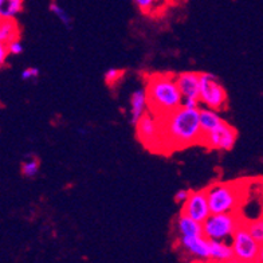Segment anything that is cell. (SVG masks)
Masks as SVG:
<instances>
[{"instance_id":"9a60e30c","label":"cell","mask_w":263,"mask_h":263,"mask_svg":"<svg viewBox=\"0 0 263 263\" xmlns=\"http://www.w3.org/2000/svg\"><path fill=\"white\" fill-rule=\"evenodd\" d=\"M235 258L231 243L223 240H210V260L215 263H229Z\"/></svg>"},{"instance_id":"5bb4252c","label":"cell","mask_w":263,"mask_h":263,"mask_svg":"<svg viewBox=\"0 0 263 263\" xmlns=\"http://www.w3.org/2000/svg\"><path fill=\"white\" fill-rule=\"evenodd\" d=\"M199 117H200V128L203 136L214 132L215 129H218L224 122V120L222 118V116L219 115L218 110H214V109H210V107L205 106L199 109Z\"/></svg>"},{"instance_id":"52a82bcc","label":"cell","mask_w":263,"mask_h":263,"mask_svg":"<svg viewBox=\"0 0 263 263\" xmlns=\"http://www.w3.org/2000/svg\"><path fill=\"white\" fill-rule=\"evenodd\" d=\"M231 247L235 259L243 263H256V256L260 245L256 242L253 235L243 223L231 239Z\"/></svg>"},{"instance_id":"9c48e42d","label":"cell","mask_w":263,"mask_h":263,"mask_svg":"<svg viewBox=\"0 0 263 263\" xmlns=\"http://www.w3.org/2000/svg\"><path fill=\"white\" fill-rule=\"evenodd\" d=\"M183 214L188 215L197 222L203 223L211 215V208L208 204V197L205 190L191 191L187 201L181 205Z\"/></svg>"},{"instance_id":"7a4b0ae2","label":"cell","mask_w":263,"mask_h":263,"mask_svg":"<svg viewBox=\"0 0 263 263\" xmlns=\"http://www.w3.org/2000/svg\"><path fill=\"white\" fill-rule=\"evenodd\" d=\"M149 110L157 116H165L183 104V94L177 86L176 78L170 73H156L145 81Z\"/></svg>"},{"instance_id":"6da1fadb","label":"cell","mask_w":263,"mask_h":263,"mask_svg":"<svg viewBox=\"0 0 263 263\" xmlns=\"http://www.w3.org/2000/svg\"><path fill=\"white\" fill-rule=\"evenodd\" d=\"M163 128V151L168 148L184 149L200 144L203 133L200 128L199 109L180 106L168 115L161 116Z\"/></svg>"},{"instance_id":"2e32d148","label":"cell","mask_w":263,"mask_h":263,"mask_svg":"<svg viewBox=\"0 0 263 263\" xmlns=\"http://www.w3.org/2000/svg\"><path fill=\"white\" fill-rule=\"evenodd\" d=\"M21 30L15 19H2L0 21V41L8 45L10 42L19 39Z\"/></svg>"},{"instance_id":"83f0119b","label":"cell","mask_w":263,"mask_h":263,"mask_svg":"<svg viewBox=\"0 0 263 263\" xmlns=\"http://www.w3.org/2000/svg\"><path fill=\"white\" fill-rule=\"evenodd\" d=\"M256 263H263V243L260 245L259 251H258V256H256Z\"/></svg>"},{"instance_id":"ba28073f","label":"cell","mask_w":263,"mask_h":263,"mask_svg":"<svg viewBox=\"0 0 263 263\" xmlns=\"http://www.w3.org/2000/svg\"><path fill=\"white\" fill-rule=\"evenodd\" d=\"M236 140H238V130L229 122L224 121L218 129L203 136L200 144L215 151L229 152L235 146Z\"/></svg>"},{"instance_id":"4316f807","label":"cell","mask_w":263,"mask_h":263,"mask_svg":"<svg viewBox=\"0 0 263 263\" xmlns=\"http://www.w3.org/2000/svg\"><path fill=\"white\" fill-rule=\"evenodd\" d=\"M8 57V50H7V45L3 43V42L0 41V67L6 63Z\"/></svg>"},{"instance_id":"4fadbf2b","label":"cell","mask_w":263,"mask_h":263,"mask_svg":"<svg viewBox=\"0 0 263 263\" xmlns=\"http://www.w3.org/2000/svg\"><path fill=\"white\" fill-rule=\"evenodd\" d=\"M176 230L179 236L204 235L203 234V223L197 222L183 212H180L176 219Z\"/></svg>"},{"instance_id":"f546056e","label":"cell","mask_w":263,"mask_h":263,"mask_svg":"<svg viewBox=\"0 0 263 263\" xmlns=\"http://www.w3.org/2000/svg\"><path fill=\"white\" fill-rule=\"evenodd\" d=\"M260 163H262V164H263V156H262V157H260Z\"/></svg>"},{"instance_id":"d6986e66","label":"cell","mask_w":263,"mask_h":263,"mask_svg":"<svg viewBox=\"0 0 263 263\" xmlns=\"http://www.w3.org/2000/svg\"><path fill=\"white\" fill-rule=\"evenodd\" d=\"M247 230L250 231V234L253 235V238L255 239L256 242L262 245L263 243V215L262 216H258V218L253 219V220H249V222H245Z\"/></svg>"},{"instance_id":"30bf717a","label":"cell","mask_w":263,"mask_h":263,"mask_svg":"<svg viewBox=\"0 0 263 263\" xmlns=\"http://www.w3.org/2000/svg\"><path fill=\"white\" fill-rule=\"evenodd\" d=\"M177 246L195 260H210V240L204 235L179 236Z\"/></svg>"},{"instance_id":"7c38bea8","label":"cell","mask_w":263,"mask_h":263,"mask_svg":"<svg viewBox=\"0 0 263 263\" xmlns=\"http://www.w3.org/2000/svg\"><path fill=\"white\" fill-rule=\"evenodd\" d=\"M176 83L180 89L183 98H196L200 93V73L196 71H183L175 76Z\"/></svg>"},{"instance_id":"cb8c5ba5","label":"cell","mask_w":263,"mask_h":263,"mask_svg":"<svg viewBox=\"0 0 263 263\" xmlns=\"http://www.w3.org/2000/svg\"><path fill=\"white\" fill-rule=\"evenodd\" d=\"M7 50L8 54H11V55H21L23 50H25V47L22 45V42L19 39H16V41H12L8 43Z\"/></svg>"},{"instance_id":"44dd1931","label":"cell","mask_w":263,"mask_h":263,"mask_svg":"<svg viewBox=\"0 0 263 263\" xmlns=\"http://www.w3.org/2000/svg\"><path fill=\"white\" fill-rule=\"evenodd\" d=\"M125 71L121 69H116V67H110L109 70H106L104 74V81L107 86H115L118 81H121V78L124 77Z\"/></svg>"},{"instance_id":"484cf974","label":"cell","mask_w":263,"mask_h":263,"mask_svg":"<svg viewBox=\"0 0 263 263\" xmlns=\"http://www.w3.org/2000/svg\"><path fill=\"white\" fill-rule=\"evenodd\" d=\"M200 101L196 98H183L181 106L188 107V109H200Z\"/></svg>"},{"instance_id":"277c9868","label":"cell","mask_w":263,"mask_h":263,"mask_svg":"<svg viewBox=\"0 0 263 263\" xmlns=\"http://www.w3.org/2000/svg\"><path fill=\"white\" fill-rule=\"evenodd\" d=\"M239 212L234 214H211L203 222V234L208 240H231L236 230L243 224Z\"/></svg>"},{"instance_id":"8992f818","label":"cell","mask_w":263,"mask_h":263,"mask_svg":"<svg viewBox=\"0 0 263 263\" xmlns=\"http://www.w3.org/2000/svg\"><path fill=\"white\" fill-rule=\"evenodd\" d=\"M136 133L142 145L153 151H163L161 117L149 110L136 125Z\"/></svg>"},{"instance_id":"7402d4cb","label":"cell","mask_w":263,"mask_h":263,"mask_svg":"<svg viewBox=\"0 0 263 263\" xmlns=\"http://www.w3.org/2000/svg\"><path fill=\"white\" fill-rule=\"evenodd\" d=\"M39 76H41V70L38 67H26L21 73V78L23 81H36Z\"/></svg>"},{"instance_id":"5b68a950","label":"cell","mask_w":263,"mask_h":263,"mask_svg":"<svg viewBox=\"0 0 263 263\" xmlns=\"http://www.w3.org/2000/svg\"><path fill=\"white\" fill-rule=\"evenodd\" d=\"M199 101L205 107L214 110H223L227 106V91L219 77L212 73H200V93Z\"/></svg>"},{"instance_id":"ffe728a7","label":"cell","mask_w":263,"mask_h":263,"mask_svg":"<svg viewBox=\"0 0 263 263\" xmlns=\"http://www.w3.org/2000/svg\"><path fill=\"white\" fill-rule=\"evenodd\" d=\"M39 168H41L39 160L34 156H28L22 163V173H23V176L28 177V179L36 176L39 173Z\"/></svg>"},{"instance_id":"ac0fdd59","label":"cell","mask_w":263,"mask_h":263,"mask_svg":"<svg viewBox=\"0 0 263 263\" xmlns=\"http://www.w3.org/2000/svg\"><path fill=\"white\" fill-rule=\"evenodd\" d=\"M49 10L50 12H51L63 26H65V28H67V30H71V28H73V17H71V15H70L61 4L52 2V3L50 4Z\"/></svg>"},{"instance_id":"d4e9b609","label":"cell","mask_w":263,"mask_h":263,"mask_svg":"<svg viewBox=\"0 0 263 263\" xmlns=\"http://www.w3.org/2000/svg\"><path fill=\"white\" fill-rule=\"evenodd\" d=\"M190 190H184V188H181V190H179L175 194V197H173V200H175V203H177V204L183 205L185 201H187L188 196H190Z\"/></svg>"},{"instance_id":"3957f363","label":"cell","mask_w":263,"mask_h":263,"mask_svg":"<svg viewBox=\"0 0 263 263\" xmlns=\"http://www.w3.org/2000/svg\"><path fill=\"white\" fill-rule=\"evenodd\" d=\"M211 214L239 212L245 196L243 185L239 181H218L205 188Z\"/></svg>"},{"instance_id":"603a6c76","label":"cell","mask_w":263,"mask_h":263,"mask_svg":"<svg viewBox=\"0 0 263 263\" xmlns=\"http://www.w3.org/2000/svg\"><path fill=\"white\" fill-rule=\"evenodd\" d=\"M133 3L142 14H149L151 11L153 10L155 4H156V0H133Z\"/></svg>"},{"instance_id":"e0dca14e","label":"cell","mask_w":263,"mask_h":263,"mask_svg":"<svg viewBox=\"0 0 263 263\" xmlns=\"http://www.w3.org/2000/svg\"><path fill=\"white\" fill-rule=\"evenodd\" d=\"M25 0H0V21L15 19L23 11Z\"/></svg>"},{"instance_id":"8fae6325","label":"cell","mask_w":263,"mask_h":263,"mask_svg":"<svg viewBox=\"0 0 263 263\" xmlns=\"http://www.w3.org/2000/svg\"><path fill=\"white\" fill-rule=\"evenodd\" d=\"M149 111V100L145 86L136 89L129 98V120L133 126Z\"/></svg>"},{"instance_id":"f1b7e54d","label":"cell","mask_w":263,"mask_h":263,"mask_svg":"<svg viewBox=\"0 0 263 263\" xmlns=\"http://www.w3.org/2000/svg\"><path fill=\"white\" fill-rule=\"evenodd\" d=\"M194 263H203V262H201V260H196V262H194Z\"/></svg>"}]
</instances>
